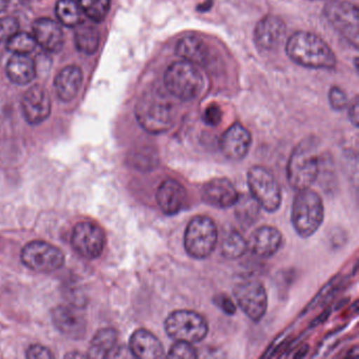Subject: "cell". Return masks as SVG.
<instances>
[{
	"instance_id": "21",
	"label": "cell",
	"mask_w": 359,
	"mask_h": 359,
	"mask_svg": "<svg viewBox=\"0 0 359 359\" xmlns=\"http://www.w3.org/2000/svg\"><path fill=\"white\" fill-rule=\"evenodd\" d=\"M54 325L66 335L79 338L86 332V320L77 309L70 306H57L52 313Z\"/></svg>"
},
{
	"instance_id": "15",
	"label": "cell",
	"mask_w": 359,
	"mask_h": 359,
	"mask_svg": "<svg viewBox=\"0 0 359 359\" xmlns=\"http://www.w3.org/2000/svg\"><path fill=\"white\" fill-rule=\"evenodd\" d=\"M201 198L207 205L217 209L234 207L239 193L230 180L226 177L214 178L201 189Z\"/></svg>"
},
{
	"instance_id": "36",
	"label": "cell",
	"mask_w": 359,
	"mask_h": 359,
	"mask_svg": "<svg viewBox=\"0 0 359 359\" xmlns=\"http://www.w3.org/2000/svg\"><path fill=\"white\" fill-rule=\"evenodd\" d=\"M27 357L29 359H46L53 358L54 355L49 348L41 344H33L27 351Z\"/></svg>"
},
{
	"instance_id": "28",
	"label": "cell",
	"mask_w": 359,
	"mask_h": 359,
	"mask_svg": "<svg viewBox=\"0 0 359 359\" xmlns=\"http://www.w3.org/2000/svg\"><path fill=\"white\" fill-rule=\"evenodd\" d=\"M235 215L239 224L245 228L253 226L260 213V205L251 195H239L238 201L234 205Z\"/></svg>"
},
{
	"instance_id": "23",
	"label": "cell",
	"mask_w": 359,
	"mask_h": 359,
	"mask_svg": "<svg viewBox=\"0 0 359 359\" xmlns=\"http://www.w3.org/2000/svg\"><path fill=\"white\" fill-rule=\"evenodd\" d=\"M8 79L18 86H26L32 83L36 76V65L29 55L13 54L6 68Z\"/></svg>"
},
{
	"instance_id": "22",
	"label": "cell",
	"mask_w": 359,
	"mask_h": 359,
	"mask_svg": "<svg viewBox=\"0 0 359 359\" xmlns=\"http://www.w3.org/2000/svg\"><path fill=\"white\" fill-rule=\"evenodd\" d=\"M83 74L77 66H68L62 69L55 79V91L57 97L65 102H71L76 97L83 85Z\"/></svg>"
},
{
	"instance_id": "13",
	"label": "cell",
	"mask_w": 359,
	"mask_h": 359,
	"mask_svg": "<svg viewBox=\"0 0 359 359\" xmlns=\"http://www.w3.org/2000/svg\"><path fill=\"white\" fill-rule=\"evenodd\" d=\"M22 110L30 125H41L47 121L52 110L51 98L47 90L39 85L29 88L22 96Z\"/></svg>"
},
{
	"instance_id": "31",
	"label": "cell",
	"mask_w": 359,
	"mask_h": 359,
	"mask_svg": "<svg viewBox=\"0 0 359 359\" xmlns=\"http://www.w3.org/2000/svg\"><path fill=\"white\" fill-rule=\"evenodd\" d=\"M36 46V41L32 34L20 31L7 41L8 51L20 55H29L32 53Z\"/></svg>"
},
{
	"instance_id": "30",
	"label": "cell",
	"mask_w": 359,
	"mask_h": 359,
	"mask_svg": "<svg viewBox=\"0 0 359 359\" xmlns=\"http://www.w3.org/2000/svg\"><path fill=\"white\" fill-rule=\"evenodd\" d=\"M85 16L95 22H100L108 15L111 0H79Z\"/></svg>"
},
{
	"instance_id": "29",
	"label": "cell",
	"mask_w": 359,
	"mask_h": 359,
	"mask_svg": "<svg viewBox=\"0 0 359 359\" xmlns=\"http://www.w3.org/2000/svg\"><path fill=\"white\" fill-rule=\"evenodd\" d=\"M248 241L245 237L233 230L226 233L222 239V248L220 252L224 258L228 259H237V258L243 257L248 251Z\"/></svg>"
},
{
	"instance_id": "11",
	"label": "cell",
	"mask_w": 359,
	"mask_h": 359,
	"mask_svg": "<svg viewBox=\"0 0 359 359\" xmlns=\"http://www.w3.org/2000/svg\"><path fill=\"white\" fill-rule=\"evenodd\" d=\"M237 304L254 323H259L268 309V294L259 281L249 280L237 283L233 290Z\"/></svg>"
},
{
	"instance_id": "40",
	"label": "cell",
	"mask_w": 359,
	"mask_h": 359,
	"mask_svg": "<svg viewBox=\"0 0 359 359\" xmlns=\"http://www.w3.org/2000/svg\"><path fill=\"white\" fill-rule=\"evenodd\" d=\"M325 1H332V0H325Z\"/></svg>"
},
{
	"instance_id": "1",
	"label": "cell",
	"mask_w": 359,
	"mask_h": 359,
	"mask_svg": "<svg viewBox=\"0 0 359 359\" xmlns=\"http://www.w3.org/2000/svg\"><path fill=\"white\" fill-rule=\"evenodd\" d=\"M287 54L294 62L312 69H332L336 58L331 48L317 35L297 32L287 43Z\"/></svg>"
},
{
	"instance_id": "37",
	"label": "cell",
	"mask_w": 359,
	"mask_h": 359,
	"mask_svg": "<svg viewBox=\"0 0 359 359\" xmlns=\"http://www.w3.org/2000/svg\"><path fill=\"white\" fill-rule=\"evenodd\" d=\"M215 304L222 309V312L226 315H233L236 313V306L231 298L226 295H219L215 297Z\"/></svg>"
},
{
	"instance_id": "24",
	"label": "cell",
	"mask_w": 359,
	"mask_h": 359,
	"mask_svg": "<svg viewBox=\"0 0 359 359\" xmlns=\"http://www.w3.org/2000/svg\"><path fill=\"white\" fill-rule=\"evenodd\" d=\"M176 54L195 66H205L209 60V48L197 36H186L176 46Z\"/></svg>"
},
{
	"instance_id": "4",
	"label": "cell",
	"mask_w": 359,
	"mask_h": 359,
	"mask_svg": "<svg viewBox=\"0 0 359 359\" xmlns=\"http://www.w3.org/2000/svg\"><path fill=\"white\" fill-rule=\"evenodd\" d=\"M325 218V207L320 195L310 188L299 190L292 205L291 220L294 230L302 238L313 236Z\"/></svg>"
},
{
	"instance_id": "35",
	"label": "cell",
	"mask_w": 359,
	"mask_h": 359,
	"mask_svg": "<svg viewBox=\"0 0 359 359\" xmlns=\"http://www.w3.org/2000/svg\"><path fill=\"white\" fill-rule=\"evenodd\" d=\"M222 119V111L217 104H213L205 109L203 121L210 127H217Z\"/></svg>"
},
{
	"instance_id": "8",
	"label": "cell",
	"mask_w": 359,
	"mask_h": 359,
	"mask_svg": "<svg viewBox=\"0 0 359 359\" xmlns=\"http://www.w3.org/2000/svg\"><path fill=\"white\" fill-rule=\"evenodd\" d=\"M250 195L269 213L278 211L281 205V188L274 175L266 168L255 165L248 172Z\"/></svg>"
},
{
	"instance_id": "9",
	"label": "cell",
	"mask_w": 359,
	"mask_h": 359,
	"mask_svg": "<svg viewBox=\"0 0 359 359\" xmlns=\"http://www.w3.org/2000/svg\"><path fill=\"white\" fill-rule=\"evenodd\" d=\"M22 262L31 270L52 273L65 264V254L55 245L46 241H35L27 243L22 251Z\"/></svg>"
},
{
	"instance_id": "12",
	"label": "cell",
	"mask_w": 359,
	"mask_h": 359,
	"mask_svg": "<svg viewBox=\"0 0 359 359\" xmlns=\"http://www.w3.org/2000/svg\"><path fill=\"white\" fill-rule=\"evenodd\" d=\"M73 249L86 259H96L102 255L106 245L104 231L92 222H79L71 236Z\"/></svg>"
},
{
	"instance_id": "17",
	"label": "cell",
	"mask_w": 359,
	"mask_h": 359,
	"mask_svg": "<svg viewBox=\"0 0 359 359\" xmlns=\"http://www.w3.org/2000/svg\"><path fill=\"white\" fill-rule=\"evenodd\" d=\"M188 201L186 188L177 180H165L161 182L156 192L159 209L168 216L176 215L182 211Z\"/></svg>"
},
{
	"instance_id": "39",
	"label": "cell",
	"mask_w": 359,
	"mask_h": 359,
	"mask_svg": "<svg viewBox=\"0 0 359 359\" xmlns=\"http://www.w3.org/2000/svg\"><path fill=\"white\" fill-rule=\"evenodd\" d=\"M8 7V0H0V13L5 11Z\"/></svg>"
},
{
	"instance_id": "38",
	"label": "cell",
	"mask_w": 359,
	"mask_h": 359,
	"mask_svg": "<svg viewBox=\"0 0 359 359\" xmlns=\"http://www.w3.org/2000/svg\"><path fill=\"white\" fill-rule=\"evenodd\" d=\"M358 98L355 97L353 102H351L350 109H348V116H350V121H352V123L355 127L358 126Z\"/></svg>"
},
{
	"instance_id": "6",
	"label": "cell",
	"mask_w": 359,
	"mask_h": 359,
	"mask_svg": "<svg viewBox=\"0 0 359 359\" xmlns=\"http://www.w3.org/2000/svg\"><path fill=\"white\" fill-rule=\"evenodd\" d=\"M217 226L212 218L197 215L193 217L184 232V249L195 259L209 257L217 243Z\"/></svg>"
},
{
	"instance_id": "18",
	"label": "cell",
	"mask_w": 359,
	"mask_h": 359,
	"mask_svg": "<svg viewBox=\"0 0 359 359\" xmlns=\"http://www.w3.org/2000/svg\"><path fill=\"white\" fill-rule=\"evenodd\" d=\"M283 234L275 226H264L254 231L248 241V249L259 257L275 255L283 245Z\"/></svg>"
},
{
	"instance_id": "34",
	"label": "cell",
	"mask_w": 359,
	"mask_h": 359,
	"mask_svg": "<svg viewBox=\"0 0 359 359\" xmlns=\"http://www.w3.org/2000/svg\"><path fill=\"white\" fill-rule=\"evenodd\" d=\"M330 104L336 111L344 110L348 104L346 93L340 88L333 87L329 93Z\"/></svg>"
},
{
	"instance_id": "33",
	"label": "cell",
	"mask_w": 359,
	"mask_h": 359,
	"mask_svg": "<svg viewBox=\"0 0 359 359\" xmlns=\"http://www.w3.org/2000/svg\"><path fill=\"white\" fill-rule=\"evenodd\" d=\"M20 31V22L14 18H0V43H7Z\"/></svg>"
},
{
	"instance_id": "2",
	"label": "cell",
	"mask_w": 359,
	"mask_h": 359,
	"mask_svg": "<svg viewBox=\"0 0 359 359\" xmlns=\"http://www.w3.org/2000/svg\"><path fill=\"white\" fill-rule=\"evenodd\" d=\"M135 116L140 127L148 133H165L174 123V107L158 92H147L136 104Z\"/></svg>"
},
{
	"instance_id": "26",
	"label": "cell",
	"mask_w": 359,
	"mask_h": 359,
	"mask_svg": "<svg viewBox=\"0 0 359 359\" xmlns=\"http://www.w3.org/2000/svg\"><path fill=\"white\" fill-rule=\"evenodd\" d=\"M55 14L60 25L69 28H76L85 22V14L79 1L75 0H58Z\"/></svg>"
},
{
	"instance_id": "7",
	"label": "cell",
	"mask_w": 359,
	"mask_h": 359,
	"mask_svg": "<svg viewBox=\"0 0 359 359\" xmlns=\"http://www.w3.org/2000/svg\"><path fill=\"white\" fill-rule=\"evenodd\" d=\"M165 330L175 341L195 344L207 337L209 325L205 317L195 311L177 310L170 313L165 319Z\"/></svg>"
},
{
	"instance_id": "5",
	"label": "cell",
	"mask_w": 359,
	"mask_h": 359,
	"mask_svg": "<svg viewBox=\"0 0 359 359\" xmlns=\"http://www.w3.org/2000/svg\"><path fill=\"white\" fill-rule=\"evenodd\" d=\"M163 81L168 92L182 102L198 97L205 88L201 71L186 60L172 64L165 71Z\"/></svg>"
},
{
	"instance_id": "27",
	"label": "cell",
	"mask_w": 359,
	"mask_h": 359,
	"mask_svg": "<svg viewBox=\"0 0 359 359\" xmlns=\"http://www.w3.org/2000/svg\"><path fill=\"white\" fill-rule=\"evenodd\" d=\"M75 30L74 41L77 50L86 55L96 53L100 47V36L97 29L85 22L77 26Z\"/></svg>"
},
{
	"instance_id": "25",
	"label": "cell",
	"mask_w": 359,
	"mask_h": 359,
	"mask_svg": "<svg viewBox=\"0 0 359 359\" xmlns=\"http://www.w3.org/2000/svg\"><path fill=\"white\" fill-rule=\"evenodd\" d=\"M118 334L112 327L100 330L90 344V358H109L116 350Z\"/></svg>"
},
{
	"instance_id": "16",
	"label": "cell",
	"mask_w": 359,
	"mask_h": 359,
	"mask_svg": "<svg viewBox=\"0 0 359 359\" xmlns=\"http://www.w3.org/2000/svg\"><path fill=\"white\" fill-rule=\"evenodd\" d=\"M33 36L37 46L48 53H60L65 46V34L62 26L50 18H39L33 22Z\"/></svg>"
},
{
	"instance_id": "14",
	"label": "cell",
	"mask_w": 359,
	"mask_h": 359,
	"mask_svg": "<svg viewBox=\"0 0 359 359\" xmlns=\"http://www.w3.org/2000/svg\"><path fill=\"white\" fill-rule=\"evenodd\" d=\"M251 133L241 123L231 126L220 138L219 147L222 155L231 161H241L251 149Z\"/></svg>"
},
{
	"instance_id": "10",
	"label": "cell",
	"mask_w": 359,
	"mask_h": 359,
	"mask_svg": "<svg viewBox=\"0 0 359 359\" xmlns=\"http://www.w3.org/2000/svg\"><path fill=\"white\" fill-rule=\"evenodd\" d=\"M325 15L334 29L351 45L358 46V9L348 1L332 0L325 7Z\"/></svg>"
},
{
	"instance_id": "20",
	"label": "cell",
	"mask_w": 359,
	"mask_h": 359,
	"mask_svg": "<svg viewBox=\"0 0 359 359\" xmlns=\"http://www.w3.org/2000/svg\"><path fill=\"white\" fill-rule=\"evenodd\" d=\"M129 350L136 358L153 359L165 356V348L161 340L146 329L136 330L132 334Z\"/></svg>"
},
{
	"instance_id": "32",
	"label": "cell",
	"mask_w": 359,
	"mask_h": 359,
	"mask_svg": "<svg viewBox=\"0 0 359 359\" xmlns=\"http://www.w3.org/2000/svg\"><path fill=\"white\" fill-rule=\"evenodd\" d=\"M196 348L193 346V344L184 341H176L173 346L170 348L167 357L169 358H186L194 359L197 358Z\"/></svg>"
},
{
	"instance_id": "3",
	"label": "cell",
	"mask_w": 359,
	"mask_h": 359,
	"mask_svg": "<svg viewBox=\"0 0 359 359\" xmlns=\"http://www.w3.org/2000/svg\"><path fill=\"white\" fill-rule=\"evenodd\" d=\"M317 144L312 140L300 142L290 156L287 176L290 186L295 190L311 188L318 177L320 169Z\"/></svg>"
},
{
	"instance_id": "19",
	"label": "cell",
	"mask_w": 359,
	"mask_h": 359,
	"mask_svg": "<svg viewBox=\"0 0 359 359\" xmlns=\"http://www.w3.org/2000/svg\"><path fill=\"white\" fill-rule=\"evenodd\" d=\"M285 35V26L280 18L266 16L262 18L254 32V39L258 48L266 51L279 47Z\"/></svg>"
}]
</instances>
